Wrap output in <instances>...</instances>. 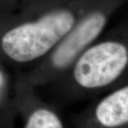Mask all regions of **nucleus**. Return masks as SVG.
I'll use <instances>...</instances> for the list:
<instances>
[{
  "label": "nucleus",
  "instance_id": "obj_7",
  "mask_svg": "<svg viewBox=\"0 0 128 128\" xmlns=\"http://www.w3.org/2000/svg\"><path fill=\"white\" fill-rule=\"evenodd\" d=\"M9 78L4 68V65L0 63V91H6L8 88Z\"/></svg>",
  "mask_w": 128,
  "mask_h": 128
},
{
  "label": "nucleus",
  "instance_id": "obj_2",
  "mask_svg": "<svg viewBox=\"0 0 128 128\" xmlns=\"http://www.w3.org/2000/svg\"><path fill=\"white\" fill-rule=\"evenodd\" d=\"M128 80V24H122L84 50L52 86L81 98Z\"/></svg>",
  "mask_w": 128,
  "mask_h": 128
},
{
  "label": "nucleus",
  "instance_id": "obj_6",
  "mask_svg": "<svg viewBox=\"0 0 128 128\" xmlns=\"http://www.w3.org/2000/svg\"><path fill=\"white\" fill-rule=\"evenodd\" d=\"M60 0H0V12H9L28 5Z\"/></svg>",
  "mask_w": 128,
  "mask_h": 128
},
{
  "label": "nucleus",
  "instance_id": "obj_1",
  "mask_svg": "<svg viewBox=\"0 0 128 128\" xmlns=\"http://www.w3.org/2000/svg\"><path fill=\"white\" fill-rule=\"evenodd\" d=\"M95 1H53L0 12V63L32 68L50 54Z\"/></svg>",
  "mask_w": 128,
  "mask_h": 128
},
{
  "label": "nucleus",
  "instance_id": "obj_3",
  "mask_svg": "<svg viewBox=\"0 0 128 128\" xmlns=\"http://www.w3.org/2000/svg\"><path fill=\"white\" fill-rule=\"evenodd\" d=\"M128 2V0H96L82 12L50 54L18 76L17 80L34 89L54 86L78 56L100 38L112 16Z\"/></svg>",
  "mask_w": 128,
  "mask_h": 128
},
{
  "label": "nucleus",
  "instance_id": "obj_4",
  "mask_svg": "<svg viewBox=\"0 0 128 128\" xmlns=\"http://www.w3.org/2000/svg\"><path fill=\"white\" fill-rule=\"evenodd\" d=\"M15 90L18 105L23 111V128H65L58 114L35 96V89L16 81Z\"/></svg>",
  "mask_w": 128,
  "mask_h": 128
},
{
  "label": "nucleus",
  "instance_id": "obj_5",
  "mask_svg": "<svg viewBox=\"0 0 128 128\" xmlns=\"http://www.w3.org/2000/svg\"><path fill=\"white\" fill-rule=\"evenodd\" d=\"M86 123L91 122L105 128H117L128 124V80L99 101Z\"/></svg>",
  "mask_w": 128,
  "mask_h": 128
},
{
  "label": "nucleus",
  "instance_id": "obj_8",
  "mask_svg": "<svg viewBox=\"0 0 128 128\" xmlns=\"http://www.w3.org/2000/svg\"><path fill=\"white\" fill-rule=\"evenodd\" d=\"M4 92H5V91H0V96H2V93H3Z\"/></svg>",
  "mask_w": 128,
  "mask_h": 128
}]
</instances>
